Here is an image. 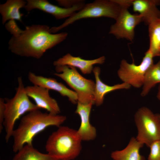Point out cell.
<instances>
[{
	"label": "cell",
	"mask_w": 160,
	"mask_h": 160,
	"mask_svg": "<svg viewBox=\"0 0 160 160\" xmlns=\"http://www.w3.org/2000/svg\"><path fill=\"white\" fill-rule=\"evenodd\" d=\"M24 7L27 11L37 9L49 13L56 19L69 18L80 10L85 4L82 1L69 8L62 7L50 3L46 0H27Z\"/></svg>",
	"instance_id": "cell-10"
},
{
	"label": "cell",
	"mask_w": 160,
	"mask_h": 160,
	"mask_svg": "<svg viewBox=\"0 0 160 160\" xmlns=\"http://www.w3.org/2000/svg\"></svg>",
	"instance_id": "cell-28"
},
{
	"label": "cell",
	"mask_w": 160,
	"mask_h": 160,
	"mask_svg": "<svg viewBox=\"0 0 160 160\" xmlns=\"http://www.w3.org/2000/svg\"><path fill=\"white\" fill-rule=\"evenodd\" d=\"M66 119L65 116L44 113L39 109L28 113L13 132V151L17 153L26 144L33 145V138L37 134L50 126L59 127Z\"/></svg>",
	"instance_id": "cell-2"
},
{
	"label": "cell",
	"mask_w": 160,
	"mask_h": 160,
	"mask_svg": "<svg viewBox=\"0 0 160 160\" xmlns=\"http://www.w3.org/2000/svg\"><path fill=\"white\" fill-rule=\"evenodd\" d=\"M150 41L148 50L153 57L160 56V17L150 23L148 25Z\"/></svg>",
	"instance_id": "cell-21"
},
{
	"label": "cell",
	"mask_w": 160,
	"mask_h": 160,
	"mask_svg": "<svg viewBox=\"0 0 160 160\" xmlns=\"http://www.w3.org/2000/svg\"><path fill=\"white\" fill-rule=\"evenodd\" d=\"M5 100L0 98V133H1L4 128L3 124L5 117Z\"/></svg>",
	"instance_id": "cell-23"
},
{
	"label": "cell",
	"mask_w": 160,
	"mask_h": 160,
	"mask_svg": "<svg viewBox=\"0 0 160 160\" xmlns=\"http://www.w3.org/2000/svg\"><path fill=\"white\" fill-rule=\"evenodd\" d=\"M128 9L122 8L116 22L111 26L109 33L118 39L124 38L132 41L136 26L143 20L140 15L131 14Z\"/></svg>",
	"instance_id": "cell-9"
},
{
	"label": "cell",
	"mask_w": 160,
	"mask_h": 160,
	"mask_svg": "<svg viewBox=\"0 0 160 160\" xmlns=\"http://www.w3.org/2000/svg\"><path fill=\"white\" fill-rule=\"evenodd\" d=\"M153 57L152 54L148 50L139 65L134 63H129L126 60H122L117 71L118 77L123 82L135 88L141 87L143 86L146 72L154 64Z\"/></svg>",
	"instance_id": "cell-8"
},
{
	"label": "cell",
	"mask_w": 160,
	"mask_h": 160,
	"mask_svg": "<svg viewBox=\"0 0 160 160\" xmlns=\"http://www.w3.org/2000/svg\"><path fill=\"white\" fill-rule=\"evenodd\" d=\"M149 147L150 151L148 160H160V140L153 142Z\"/></svg>",
	"instance_id": "cell-22"
},
{
	"label": "cell",
	"mask_w": 160,
	"mask_h": 160,
	"mask_svg": "<svg viewBox=\"0 0 160 160\" xmlns=\"http://www.w3.org/2000/svg\"><path fill=\"white\" fill-rule=\"evenodd\" d=\"M57 1L60 5L63 6L65 8H69L78 4L82 1L57 0Z\"/></svg>",
	"instance_id": "cell-24"
},
{
	"label": "cell",
	"mask_w": 160,
	"mask_h": 160,
	"mask_svg": "<svg viewBox=\"0 0 160 160\" xmlns=\"http://www.w3.org/2000/svg\"><path fill=\"white\" fill-rule=\"evenodd\" d=\"M143 145L136 138L132 137L124 148L113 151L111 156L113 160H145V157L140 153Z\"/></svg>",
	"instance_id": "cell-17"
},
{
	"label": "cell",
	"mask_w": 160,
	"mask_h": 160,
	"mask_svg": "<svg viewBox=\"0 0 160 160\" xmlns=\"http://www.w3.org/2000/svg\"><path fill=\"white\" fill-rule=\"evenodd\" d=\"M17 81L18 85L14 96L11 99H5V110L3 126L6 142L12 137L15 124L21 116L26 113L39 109L30 100L21 77L18 78Z\"/></svg>",
	"instance_id": "cell-4"
},
{
	"label": "cell",
	"mask_w": 160,
	"mask_h": 160,
	"mask_svg": "<svg viewBox=\"0 0 160 160\" xmlns=\"http://www.w3.org/2000/svg\"><path fill=\"white\" fill-rule=\"evenodd\" d=\"M81 141L77 130L61 126L49 137L45 150L47 153L59 160H72L80 153Z\"/></svg>",
	"instance_id": "cell-3"
},
{
	"label": "cell",
	"mask_w": 160,
	"mask_h": 160,
	"mask_svg": "<svg viewBox=\"0 0 160 160\" xmlns=\"http://www.w3.org/2000/svg\"><path fill=\"white\" fill-rule=\"evenodd\" d=\"M55 70L57 73L54 75L64 81L76 93L78 102L95 104V82L92 80L83 76L73 67L57 66Z\"/></svg>",
	"instance_id": "cell-6"
},
{
	"label": "cell",
	"mask_w": 160,
	"mask_h": 160,
	"mask_svg": "<svg viewBox=\"0 0 160 160\" xmlns=\"http://www.w3.org/2000/svg\"><path fill=\"white\" fill-rule=\"evenodd\" d=\"M95 79L94 91L95 104L100 106L103 103L105 95L113 91L123 89H129L131 86L124 82L110 86L103 82L100 78V69L99 67L94 68L93 71Z\"/></svg>",
	"instance_id": "cell-16"
},
{
	"label": "cell",
	"mask_w": 160,
	"mask_h": 160,
	"mask_svg": "<svg viewBox=\"0 0 160 160\" xmlns=\"http://www.w3.org/2000/svg\"><path fill=\"white\" fill-rule=\"evenodd\" d=\"M105 57L104 56L93 60H85L79 57H75L70 53L54 61L55 66L67 65L79 68L84 74L90 73L93 69V65L96 64H101L104 63Z\"/></svg>",
	"instance_id": "cell-14"
},
{
	"label": "cell",
	"mask_w": 160,
	"mask_h": 160,
	"mask_svg": "<svg viewBox=\"0 0 160 160\" xmlns=\"http://www.w3.org/2000/svg\"><path fill=\"white\" fill-rule=\"evenodd\" d=\"M28 78L33 85H36L58 92L61 95L68 98V100L73 104H77L78 97L73 91L67 88L61 82H59L53 78L38 75L30 72Z\"/></svg>",
	"instance_id": "cell-12"
},
{
	"label": "cell",
	"mask_w": 160,
	"mask_h": 160,
	"mask_svg": "<svg viewBox=\"0 0 160 160\" xmlns=\"http://www.w3.org/2000/svg\"><path fill=\"white\" fill-rule=\"evenodd\" d=\"M27 95L35 102L40 109L46 110L49 113L57 115L60 112V108L56 100L50 96L49 90L36 85L25 87Z\"/></svg>",
	"instance_id": "cell-11"
},
{
	"label": "cell",
	"mask_w": 160,
	"mask_h": 160,
	"mask_svg": "<svg viewBox=\"0 0 160 160\" xmlns=\"http://www.w3.org/2000/svg\"><path fill=\"white\" fill-rule=\"evenodd\" d=\"M157 115L159 120H160V114H157Z\"/></svg>",
	"instance_id": "cell-27"
},
{
	"label": "cell",
	"mask_w": 160,
	"mask_h": 160,
	"mask_svg": "<svg viewBox=\"0 0 160 160\" xmlns=\"http://www.w3.org/2000/svg\"><path fill=\"white\" fill-rule=\"evenodd\" d=\"M157 97L158 99L160 101V84H159L158 87V91L157 95Z\"/></svg>",
	"instance_id": "cell-26"
},
{
	"label": "cell",
	"mask_w": 160,
	"mask_h": 160,
	"mask_svg": "<svg viewBox=\"0 0 160 160\" xmlns=\"http://www.w3.org/2000/svg\"><path fill=\"white\" fill-rule=\"evenodd\" d=\"M5 27L12 36L8 49L12 53L21 57L40 58L48 50L64 41L68 33L63 32L52 34L50 28L44 25H33L20 29L15 20L6 23Z\"/></svg>",
	"instance_id": "cell-1"
},
{
	"label": "cell",
	"mask_w": 160,
	"mask_h": 160,
	"mask_svg": "<svg viewBox=\"0 0 160 160\" xmlns=\"http://www.w3.org/2000/svg\"><path fill=\"white\" fill-rule=\"evenodd\" d=\"M159 5L160 0H133L132 6L133 11L139 13L143 21L148 25L160 17V10L157 7Z\"/></svg>",
	"instance_id": "cell-15"
},
{
	"label": "cell",
	"mask_w": 160,
	"mask_h": 160,
	"mask_svg": "<svg viewBox=\"0 0 160 160\" xmlns=\"http://www.w3.org/2000/svg\"><path fill=\"white\" fill-rule=\"evenodd\" d=\"M27 1L23 0H7L0 5V13L2 16V23L4 24L8 20H17L22 22L23 14L20 9L24 8Z\"/></svg>",
	"instance_id": "cell-18"
},
{
	"label": "cell",
	"mask_w": 160,
	"mask_h": 160,
	"mask_svg": "<svg viewBox=\"0 0 160 160\" xmlns=\"http://www.w3.org/2000/svg\"><path fill=\"white\" fill-rule=\"evenodd\" d=\"M12 160H59L47 153L40 152L33 145H25L14 156Z\"/></svg>",
	"instance_id": "cell-19"
},
{
	"label": "cell",
	"mask_w": 160,
	"mask_h": 160,
	"mask_svg": "<svg viewBox=\"0 0 160 160\" xmlns=\"http://www.w3.org/2000/svg\"><path fill=\"white\" fill-rule=\"evenodd\" d=\"M114 1L119 5L122 8H128L132 5L133 0H114Z\"/></svg>",
	"instance_id": "cell-25"
},
{
	"label": "cell",
	"mask_w": 160,
	"mask_h": 160,
	"mask_svg": "<svg viewBox=\"0 0 160 160\" xmlns=\"http://www.w3.org/2000/svg\"><path fill=\"white\" fill-rule=\"evenodd\" d=\"M122 7L114 0H97L85 4L83 7L68 18L61 25L50 29L51 33H55L79 20L88 18L105 17L115 20L119 15Z\"/></svg>",
	"instance_id": "cell-5"
},
{
	"label": "cell",
	"mask_w": 160,
	"mask_h": 160,
	"mask_svg": "<svg viewBox=\"0 0 160 160\" xmlns=\"http://www.w3.org/2000/svg\"><path fill=\"white\" fill-rule=\"evenodd\" d=\"M158 83L160 84V60L148 69L145 75L142 90L140 95L145 97Z\"/></svg>",
	"instance_id": "cell-20"
},
{
	"label": "cell",
	"mask_w": 160,
	"mask_h": 160,
	"mask_svg": "<svg viewBox=\"0 0 160 160\" xmlns=\"http://www.w3.org/2000/svg\"><path fill=\"white\" fill-rule=\"evenodd\" d=\"M137 129V140L149 147L153 142L160 140V120L157 114H154L145 106L138 109L134 115Z\"/></svg>",
	"instance_id": "cell-7"
},
{
	"label": "cell",
	"mask_w": 160,
	"mask_h": 160,
	"mask_svg": "<svg viewBox=\"0 0 160 160\" xmlns=\"http://www.w3.org/2000/svg\"><path fill=\"white\" fill-rule=\"evenodd\" d=\"M92 103L87 104L77 103L75 112L80 116L81 124L77 130V134L82 141H89L94 140L97 136L96 128L90 121V116L92 106Z\"/></svg>",
	"instance_id": "cell-13"
}]
</instances>
